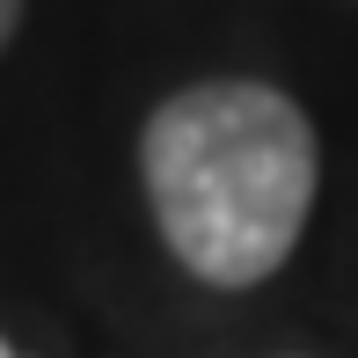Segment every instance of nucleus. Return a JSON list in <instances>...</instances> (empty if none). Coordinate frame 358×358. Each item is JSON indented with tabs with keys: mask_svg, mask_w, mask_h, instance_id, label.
Masks as SVG:
<instances>
[{
	"mask_svg": "<svg viewBox=\"0 0 358 358\" xmlns=\"http://www.w3.org/2000/svg\"><path fill=\"white\" fill-rule=\"evenodd\" d=\"M15 22H22V0H0V44L15 37Z\"/></svg>",
	"mask_w": 358,
	"mask_h": 358,
	"instance_id": "2",
	"label": "nucleus"
},
{
	"mask_svg": "<svg viewBox=\"0 0 358 358\" xmlns=\"http://www.w3.org/2000/svg\"><path fill=\"white\" fill-rule=\"evenodd\" d=\"M0 358H15V351H8V336H0Z\"/></svg>",
	"mask_w": 358,
	"mask_h": 358,
	"instance_id": "3",
	"label": "nucleus"
},
{
	"mask_svg": "<svg viewBox=\"0 0 358 358\" xmlns=\"http://www.w3.org/2000/svg\"><path fill=\"white\" fill-rule=\"evenodd\" d=\"M139 169L176 264L213 285H256L300 241L322 154L292 95L264 80H205L146 117Z\"/></svg>",
	"mask_w": 358,
	"mask_h": 358,
	"instance_id": "1",
	"label": "nucleus"
}]
</instances>
